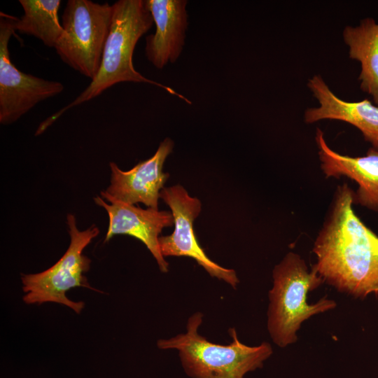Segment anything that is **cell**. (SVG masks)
Wrapping results in <instances>:
<instances>
[{
    "label": "cell",
    "mask_w": 378,
    "mask_h": 378,
    "mask_svg": "<svg viewBox=\"0 0 378 378\" xmlns=\"http://www.w3.org/2000/svg\"><path fill=\"white\" fill-rule=\"evenodd\" d=\"M273 286L269 292L267 330L272 341L286 347L298 340L297 332L309 317L332 309L336 302L326 298L314 304L307 295L324 281L297 253H288L272 271Z\"/></svg>",
    "instance_id": "obj_4"
},
{
    "label": "cell",
    "mask_w": 378,
    "mask_h": 378,
    "mask_svg": "<svg viewBox=\"0 0 378 378\" xmlns=\"http://www.w3.org/2000/svg\"><path fill=\"white\" fill-rule=\"evenodd\" d=\"M354 191L339 186L314 243L312 267L338 291L364 298L378 295V236L356 214Z\"/></svg>",
    "instance_id": "obj_1"
},
{
    "label": "cell",
    "mask_w": 378,
    "mask_h": 378,
    "mask_svg": "<svg viewBox=\"0 0 378 378\" xmlns=\"http://www.w3.org/2000/svg\"><path fill=\"white\" fill-rule=\"evenodd\" d=\"M316 142L326 177L346 176L354 180L358 184L354 204L378 212V148L372 146L361 157L341 155L328 146L319 128L316 129Z\"/></svg>",
    "instance_id": "obj_12"
},
{
    "label": "cell",
    "mask_w": 378,
    "mask_h": 378,
    "mask_svg": "<svg viewBox=\"0 0 378 378\" xmlns=\"http://www.w3.org/2000/svg\"><path fill=\"white\" fill-rule=\"evenodd\" d=\"M173 148L174 141L165 138L151 158L126 172L111 162V183L102 192L125 204L141 202L148 208L158 209L160 192L169 178V174L163 172V165Z\"/></svg>",
    "instance_id": "obj_10"
},
{
    "label": "cell",
    "mask_w": 378,
    "mask_h": 378,
    "mask_svg": "<svg viewBox=\"0 0 378 378\" xmlns=\"http://www.w3.org/2000/svg\"><path fill=\"white\" fill-rule=\"evenodd\" d=\"M201 312L188 319L186 332L169 339L159 340L160 349H176L183 368L190 378H244L251 371L261 368L272 354L270 343L263 342L250 346L241 342L234 328H230L232 341L223 345L209 342L198 332L202 323Z\"/></svg>",
    "instance_id": "obj_3"
},
{
    "label": "cell",
    "mask_w": 378,
    "mask_h": 378,
    "mask_svg": "<svg viewBox=\"0 0 378 378\" xmlns=\"http://www.w3.org/2000/svg\"><path fill=\"white\" fill-rule=\"evenodd\" d=\"M155 24L154 34L146 38L148 60L162 69L177 61L183 49L188 25L186 0H146Z\"/></svg>",
    "instance_id": "obj_11"
},
{
    "label": "cell",
    "mask_w": 378,
    "mask_h": 378,
    "mask_svg": "<svg viewBox=\"0 0 378 378\" xmlns=\"http://www.w3.org/2000/svg\"><path fill=\"white\" fill-rule=\"evenodd\" d=\"M309 88L320 106L305 111L304 120L313 123L324 119L348 122L358 128L365 141L378 148V106L368 99L346 102L337 97L319 75L309 80Z\"/></svg>",
    "instance_id": "obj_13"
},
{
    "label": "cell",
    "mask_w": 378,
    "mask_h": 378,
    "mask_svg": "<svg viewBox=\"0 0 378 378\" xmlns=\"http://www.w3.org/2000/svg\"><path fill=\"white\" fill-rule=\"evenodd\" d=\"M60 0H20L24 14L15 18V31L32 36L49 48L55 47L63 33L59 21Z\"/></svg>",
    "instance_id": "obj_15"
},
{
    "label": "cell",
    "mask_w": 378,
    "mask_h": 378,
    "mask_svg": "<svg viewBox=\"0 0 378 378\" xmlns=\"http://www.w3.org/2000/svg\"><path fill=\"white\" fill-rule=\"evenodd\" d=\"M94 201L103 207L108 216V227L104 241H108L114 235L126 234L140 240L152 253L160 270L168 272L169 264L161 253L159 234L164 227L174 225L171 211H159L153 208L141 209L118 201L100 192Z\"/></svg>",
    "instance_id": "obj_9"
},
{
    "label": "cell",
    "mask_w": 378,
    "mask_h": 378,
    "mask_svg": "<svg viewBox=\"0 0 378 378\" xmlns=\"http://www.w3.org/2000/svg\"><path fill=\"white\" fill-rule=\"evenodd\" d=\"M70 244L62 257L52 267L36 274H22L23 300L27 304L56 302L64 304L80 314L83 302H74L66 297V292L75 287H91L84 273L90 267V259L83 254L84 248L99 233V228L92 225L80 231L75 216L66 217Z\"/></svg>",
    "instance_id": "obj_6"
},
{
    "label": "cell",
    "mask_w": 378,
    "mask_h": 378,
    "mask_svg": "<svg viewBox=\"0 0 378 378\" xmlns=\"http://www.w3.org/2000/svg\"><path fill=\"white\" fill-rule=\"evenodd\" d=\"M343 36L349 57L361 64L360 88L378 106V23L372 18L363 19L357 27H346Z\"/></svg>",
    "instance_id": "obj_14"
},
{
    "label": "cell",
    "mask_w": 378,
    "mask_h": 378,
    "mask_svg": "<svg viewBox=\"0 0 378 378\" xmlns=\"http://www.w3.org/2000/svg\"><path fill=\"white\" fill-rule=\"evenodd\" d=\"M160 198L169 206L174 220V232L159 237L163 257L191 258L211 276L223 280L235 288L239 282L235 271L211 260L197 240L193 223L201 211L200 200L190 196L181 185L164 187L160 192Z\"/></svg>",
    "instance_id": "obj_8"
},
{
    "label": "cell",
    "mask_w": 378,
    "mask_h": 378,
    "mask_svg": "<svg viewBox=\"0 0 378 378\" xmlns=\"http://www.w3.org/2000/svg\"><path fill=\"white\" fill-rule=\"evenodd\" d=\"M112 6L110 31L96 77L74 100L43 121L36 130V135L42 134L66 111L95 98L119 83L152 84L188 104H192L188 99L172 88L146 78L134 67L132 58L135 46L154 23L146 0H119Z\"/></svg>",
    "instance_id": "obj_2"
},
{
    "label": "cell",
    "mask_w": 378,
    "mask_h": 378,
    "mask_svg": "<svg viewBox=\"0 0 378 378\" xmlns=\"http://www.w3.org/2000/svg\"><path fill=\"white\" fill-rule=\"evenodd\" d=\"M113 18V6L69 0L62 15L63 33L55 49L61 60L93 80L99 71Z\"/></svg>",
    "instance_id": "obj_5"
},
{
    "label": "cell",
    "mask_w": 378,
    "mask_h": 378,
    "mask_svg": "<svg viewBox=\"0 0 378 378\" xmlns=\"http://www.w3.org/2000/svg\"><path fill=\"white\" fill-rule=\"evenodd\" d=\"M0 122L11 124L40 102L60 94L62 83L19 70L11 62L9 40L15 32V16L0 14Z\"/></svg>",
    "instance_id": "obj_7"
}]
</instances>
